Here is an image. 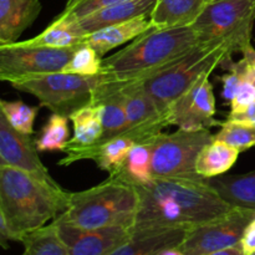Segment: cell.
<instances>
[{
	"mask_svg": "<svg viewBox=\"0 0 255 255\" xmlns=\"http://www.w3.org/2000/svg\"><path fill=\"white\" fill-rule=\"evenodd\" d=\"M76 49L77 46L69 49L27 46L20 41L0 45V80L10 84L64 71Z\"/></svg>",
	"mask_w": 255,
	"mask_h": 255,
	"instance_id": "9",
	"label": "cell"
},
{
	"mask_svg": "<svg viewBox=\"0 0 255 255\" xmlns=\"http://www.w3.org/2000/svg\"><path fill=\"white\" fill-rule=\"evenodd\" d=\"M104 75L81 76L69 72H52L31 79L10 82L17 91L32 95L40 106L49 109L52 114L70 117L82 107L94 102L95 91Z\"/></svg>",
	"mask_w": 255,
	"mask_h": 255,
	"instance_id": "7",
	"label": "cell"
},
{
	"mask_svg": "<svg viewBox=\"0 0 255 255\" xmlns=\"http://www.w3.org/2000/svg\"><path fill=\"white\" fill-rule=\"evenodd\" d=\"M41 9L40 0H0V45L19 41Z\"/></svg>",
	"mask_w": 255,
	"mask_h": 255,
	"instance_id": "16",
	"label": "cell"
},
{
	"mask_svg": "<svg viewBox=\"0 0 255 255\" xmlns=\"http://www.w3.org/2000/svg\"><path fill=\"white\" fill-rule=\"evenodd\" d=\"M254 21V0H209L192 27L199 42L226 45L233 54H244L253 47Z\"/></svg>",
	"mask_w": 255,
	"mask_h": 255,
	"instance_id": "6",
	"label": "cell"
},
{
	"mask_svg": "<svg viewBox=\"0 0 255 255\" xmlns=\"http://www.w3.org/2000/svg\"><path fill=\"white\" fill-rule=\"evenodd\" d=\"M70 255H110L131 237L133 227L84 229L67 224L57 217L52 221Z\"/></svg>",
	"mask_w": 255,
	"mask_h": 255,
	"instance_id": "13",
	"label": "cell"
},
{
	"mask_svg": "<svg viewBox=\"0 0 255 255\" xmlns=\"http://www.w3.org/2000/svg\"><path fill=\"white\" fill-rule=\"evenodd\" d=\"M239 246L244 255H255V218L247 226Z\"/></svg>",
	"mask_w": 255,
	"mask_h": 255,
	"instance_id": "34",
	"label": "cell"
},
{
	"mask_svg": "<svg viewBox=\"0 0 255 255\" xmlns=\"http://www.w3.org/2000/svg\"><path fill=\"white\" fill-rule=\"evenodd\" d=\"M74 127V134L66 144L64 153L72 154L90 148L99 142L102 126V106L97 102L87 105L69 117Z\"/></svg>",
	"mask_w": 255,
	"mask_h": 255,
	"instance_id": "20",
	"label": "cell"
},
{
	"mask_svg": "<svg viewBox=\"0 0 255 255\" xmlns=\"http://www.w3.org/2000/svg\"><path fill=\"white\" fill-rule=\"evenodd\" d=\"M110 176L117 177L134 187L146 186L154 179L152 173V151L148 143H136L122 166Z\"/></svg>",
	"mask_w": 255,
	"mask_h": 255,
	"instance_id": "25",
	"label": "cell"
},
{
	"mask_svg": "<svg viewBox=\"0 0 255 255\" xmlns=\"http://www.w3.org/2000/svg\"><path fill=\"white\" fill-rule=\"evenodd\" d=\"M254 1H255V0H254Z\"/></svg>",
	"mask_w": 255,
	"mask_h": 255,
	"instance_id": "39",
	"label": "cell"
},
{
	"mask_svg": "<svg viewBox=\"0 0 255 255\" xmlns=\"http://www.w3.org/2000/svg\"><path fill=\"white\" fill-rule=\"evenodd\" d=\"M233 52L222 44L198 42L189 51L162 66L149 76L134 80L156 106L167 114L169 106L203 75L212 74Z\"/></svg>",
	"mask_w": 255,
	"mask_h": 255,
	"instance_id": "5",
	"label": "cell"
},
{
	"mask_svg": "<svg viewBox=\"0 0 255 255\" xmlns=\"http://www.w3.org/2000/svg\"><path fill=\"white\" fill-rule=\"evenodd\" d=\"M214 139L224 142L241 152L247 151L255 146V126L226 120L221 129L214 134Z\"/></svg>",
	"mask_w": 255,
	"mask_h": 255,
	"instance_id": "29",
	"label": "cell"
},
{
	"mask_svg": "<svg viewBox=\"0 0 255 255\" xmlns=\"http://www.w3.org/2000/svg\"><path fill=\"white\" fill-rule=\"evenodd\" d=\"M246 66L247 59L244 56L241 60H238V61H233L232 56H229L228 59H226L222 62L221 67L227 70V74L222 75L219 80H221L222 85H223L222 97H223V100L227 104H231L232 100L236 96L242 79H243Z\"/></svg>",
	"mask_w": 255,
	"mask_h": 255,
	"instance_id": "32",
	"label": "cell"
},
{
	"mask_svg": "<svg viewBox=\"0 0 255 255\" xmlns=\"http://www.w3.org/2000/svg\"><path fill=\"white\" fill-rule=\"evenodd\" d=\"M77 1H79V0H67V2H66V6H65V9H67V7H71L72 5H75V4H76Z\"/></svg>",
	"mask_w": 255,
	"mask_h": 255,
	"instance_id": "38",
	"label": "cell"
},
{
	"mask_svg": "<svg viewBox=\"0 0 255 255\" xmlns=\"http://www.w3.org/2000/svg\"><path fill=\"white\" fill-rule=\"evenodd\" d=\"M149 16H139L128 21L111 25L87 35L85 42L94 47L97 54L104 57L107 52L126 42L133 41L139 35L153 29Z\"/></svg>",
	"mask_w": 255,
	"mask_h": 255,
	"instance_id": "19",
	"label": "cell"
},
{
	"mask_svg": "<svg viewBox=\"0 0 255 255\" xmlns=\"http://www.w3.org/2000/svg\"><path fill=\"white\" fill-rule=\"evenodd\" d=\"M21 243L24 246L21 255H70L54 222L27 234Z\"/></svg>",
	"mask_w": 255,
	"mask_h": 255,
	"instance_id": "26",
	"label": "cell"
},
{
	"mask_svg": "<svg viewBox=\"0 0 255 255\" xmlns=\"http://www.w3.org/2000/svg\"><path fill=\"white\" fill-rule=\"evenodd\" d=\"M69 117L51 114L35 138L39 152H64L70 141Z\"/></svg>",
	"mask_w": 255,
	"mask_h": 255,
	"instance_id": "27",
	"label": "cell"
},
{
	"mask_svg": "<svg viewBox=\"0 0 255 255\" xmlns=\"http://www.w3.org/2000/svg\"><path fill=\"white\" fill-rule=\"evenodd\" d=\"M125 1H128V0H79V1L75 5H72L71 7L64 9L62 12L79 19V17L86 16V15L91 14V12L94 11H97V10L100 9L112 6V5L116 4H121V2Z\"/></svg>",
	"mask_w": 255,
	"mask_h": 255,
	"instance_id": "33",
	"label": "cell"
},
{
	"mask_svg": "<svg viewBox=\"0 0 255 255\" xmlns=\"http://www.w3.org/2000/svg\"><path fill=\"white\" fill-rule=\"evenodd\" d=\"M189 229L141 228L110 255H156L169 248H177L186 238Z\"/></svg>",
	"mask_w": 255,
	"mask_h": 255,
	"instance_id": "15",
	"label": "cell"
},
{
	"mask_svg": "<svg viewBox=\"0 0 255 255\" xmlns=\"http://www.w3.org/2000/svg\"><path fill=\"white\" fill-rule=\"evenodd\" d=\"M0 167H12L42 181L56 183L42 163L31 134L16 131L0 114Z\"/></svg>",
	"mask_w": 255,
	"mask_h": 255,
	"instance_id": "14",
	"label": "cell"
},
{
	"mask_svg": "<svg viewBox=\"0 0 255 255\" xmlns=\"http://www.w3.org/2000/svg\"><path fill=\"white\" fill-rule=\"evenodd\" d=\"M102 60L104 57L100 56L94 47L84 42L75 50L71 60L64 69V72L81 76H97L102 71Z\"/></svg>",
	"mask_w": 255,
	"mask_h": 255,
	"instance_id": "30",
	"label": "cell"
},
{
	"mask_svg": "<svg viewBox=\"0 0 255 255\" xmlns=\"http://www.w3.org/2000/svg\"><path fill=\"white\" fill-rule=\"evenodd\" d=\"M124 99L125 111L136 143H148L168 127L163 114L136 81H116Z\"/></svg>",
	"mask_w": 255,
	"mask_h": 255,
	"instance_id": "12",
	"label": "cell"
},
{
	"mask_svg": "<svg viewBox=\"0 0 255 255\" xmlns=\"http://www.w3.org/2000/svg\"><path fill=\"white\" fill-rule=\"evenodd\" d=\"M241 151L224 142L213 139L197 157L196 172L204 179L226 174L236 164Z\"/></svg>",
	"mask_w": 255,
	"mask_h": 255,
	"instance_id": "24",
	"label": "cell"
},
{
	"mask_svg": "<svg viewBox=\"0 0 255 255\" xmlns=\"http://www.w3.org/2000/svg\"><path fill=\"white\" fill-rule=\"evenodd\" d=\"M207 181L231 207L255 212V169L243 174H223Z\"/></svg>",
	"mask_w": 255,
	"mask_h": 255,
	"instance_id": "23",
	"label": "cell"
},
{
	"mask_svg": "<svg viewBox=\"0 0 255 255\" xmlns=\"http://www.w3.org/2000/svg\"><path fill=\"white\" fill-rule=\"evenodd\" d=\"M86 35L80 27L76 17L61 12L46 29L31 39L20 41L27 46H46L69 49L84 44Z\"/></svg>",
	"mask_w": 255,
	"mask_h": 255,
	"instance_id": "21",
	"label": "cell"
},
{
	"mask_svg": "<svg viewBox=\"0 0 255 255\" xmlns=\"http://www.w3.org/2000/svg\"><path fill=\"white\" fill-rule=\"evenodd\" d=\"M71 193L12 167H0V243L20 242L47 226L69 206Z\"/></svg>",
	"mask_w": 255,
	"mask_h": 255,
	"instance_id": "2",
	"label": "cell"
},
{
	"mask_svg": "<svg viewBox=\"0 0 255 255\" xmlns=\"http://www.w3.org/2000/svg\"><path fill=\"white\" fill-rule=\"evenodd\" d=\"M227 120H228V121L241 122V124L255 126V102L249 105L248 107H246V109L242 110V111L229 112L228 116H227Z\"/></svg>",
	"mask_w": 255,
	"mask_h": 255,
	"instance_id": "35",
	"label": "cell"
},
{
	"mask_svg": "<svg viewBox=\"0 0 255 255\" xmlns=\"http://www.w3.org/2000/svg\"><path fill=\"white\" fill-rule=\"evenodd\" d=\"M242 56L247 59V66L238 91L231 102V112L242 111L255 102V49L252 47Z\"/></svg>",
	"mask_w": 255,
	"mask_h": 255,
	"instance_id": "31",
	"label": "cell"
},
{
	"mask_svg": "<svg viewBox=\"0 0 255 255\" xmlns=\"http://www.w3.org/2000/svg\"><path fill=\"white\" fill-rule=\"evenodd\" d=\"M134 144L136 142L129 137H116L97 147H91V148L82 149L76 153L66 154V157L59 161V166H70L75 162L91 159L101 171L111 174L122 166L127 154Z\"/></svg>",
	"mask_w": 255,
	"mask_h": 255,
	"instance_id": "18",
	"label": "cell"
},
{
	"mask_svg": "<svg viewBox=\"0 0 255 255\" xmlns=\"http://www.w3.org/2000/svg\"><path fill=\"white\" fill-rule=\"evenodd\" d=\"M39 106H30L22 102L21 100L16 101H0V111L6 121L14 127L16 131L25 134L34 133V122L40 110Z\"/></svg>",
	"mask_w": 255,
	"mask_h": 255,
	"instance_id": "28",
	"label": "cell"
},
{
	"mask_svg": "<svg viewBox=\"0 0 255 255\" xmlns=\"http://www.w3.org/2000/svg\"><path fill=\"white\" fill-rule=\"evenodd\" d=\"M156 255H184V254L182 253L178 248H169V249H166V251L161 252V253H158Z\"/></svg>",
	"mask_w": 255,
	"mask_h": 255,
	"instance_id": "37",
	"label": "cell"
},
{
	"mask_svg": "<svg viewBox=\"0 0 255 255\" xmlns=\"http://www.w3.org/2000/svg\"><path fill=\"white\" fill-rule=\"evenodd\" d=\"M213 139L214 134L207 128L197 131L178 128L172 133H158L148 142L152 151L153 177H201L196 172L197 157Z\"/></svg>",
	"mask_w": 255,
	"mask_h": 255,
	"instance_id": "8",
	"label": "cell"
},
{
	"mask_svg": "<svg viewBox=\"0 0 255 255\" xmlns=\"http://www.w3.org/2000/svg\"><path fill=\"white\" fill-rule=\"evenodd\" d=\"M156 2L157 0H128V1L121 2V4L100 9L86 16L79 17L77 21H79L84 34L87 36L97 30L120 24V22L128 21L134 17H151Z\"/></svg>",
	"mask_w": 255,
	"mask_h": 255,
	"instance_id": "17",
	"label": "cell"
},
{
	"mask_svg": "<svg viewBox=\"0 0 255 255\" xmlns=\"http://www.w3.org/2000/svg\"><path fill=\"white\" fill-rule=\"evenodd\" d=\"M198 42V35L192 26L153 27L116 54L104 57L101 74L114 81L144 79L186 54Z\"/></svg>",
	"mask_w": 255,
	"mask_h": 255,
	"instance_id": "3",
	"label": "cell"
},
{
	"mask_svg": "<svg viewBox=\"0 0 255 255\" xmlns=\"http://www.w3.org/2000/svg\"><path fill=\"white\" fill-rule=\"evenodd\" d=\"M209 0H157L151 14L156 29L192 26Z\"/></svg>",
	"mask_w": 255,
	"mask_h": 255,
	"instance_id": "22",
	"label": "cell"
},
{
	"mask_svg": "<svg viewBox=\"0 0 255 255\" xmlns=\"http://www.w3.org/2000/svg\"><path fill=\"white\" fill-rule=\"evenodd\" d=\"M138 202L136 187L110 176L97 186L71 193L67 209L59 218L84 229L134 227Z\"/></svg>",
	"mask_w": 255,
	"mask_h": 255,
	"instance_id": "4",
	"label": "cell"
},
{
	"mask_svg": "<svg viewBox=\"0 0 255 255\" xmlns=\"http://www.w3.org/2000/svg\"><path fill=\"white\" fill-rule=\"evenodd\" d=\"M255 212L234 208L222 218L192 228L177 248L184 255H206L241 244L244 231Z\"/></svg>",
	"mask_w": 255,
	"mask_h": 255,
	"instance_id": "10",
	"label": "cell"
},
{
	"mask_svg": "<svg viewBox=\"0 0 255 255\" xmlns=\"http://www.w3.org/2000/svg\"><path fill=\"white\" fill-rule=\"evenodd\" d=\"M136 189L139 202L134 229H192L222 218L234 209L201 177L154 178Z\"/></svg>",
	"mask_w": 255,
	"mask_h": 255,
	"instance_id": "1",
	"label": "cell"
},
{
	"mask_svg": "<svg viewBox=\"0 0 255 255\" xmlns=\"http://www.w3.org/2000/svg\"><path fill=\"white\" fill-rule=\"evenodd\" d=\"M206 255H244V254H243V252H242L241 246H237V247H233V248L224 249V251L216 252V253H211V254H206Z\"/></svg>",
	"mask_w": 255,
	"mask_h": 255,
	"instance_id": "36",
	"label": "cell"
},
{
	"mask_svg": "<svg viewBox=\"0 0 255 255\" xmlns=\"http://www.w3.org/2000/svg\"><path fill=\"white\" fill-rule=\"evenodd\" d=\"M209 76L211 74L203 75L169 106L167 111L169 126L189 131L222 126L223 122L216 119V96Z\"/></svg>",
	"mask_w": 255,
	"mask_h": 255,
	"instance_id": "11",
	"label": "cell"
}]
</instances>
